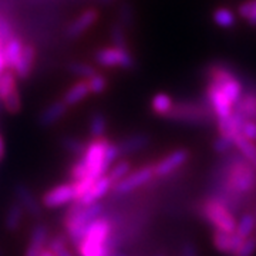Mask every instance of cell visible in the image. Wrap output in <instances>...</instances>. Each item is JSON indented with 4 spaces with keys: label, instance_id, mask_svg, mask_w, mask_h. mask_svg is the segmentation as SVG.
Segmentation results:
<instances>
[{
    "label": "cell",
    "instance_id": "obj_31",
    "mask_svg": "<svg viewBox=\"0 0 256 256\" xmlns=\"http://www.w3.org/2000/svg\"><path fill=\"white\" fill-rule=\"evenodd\" d=\"M62 144H63L64 150H66L67 152L78 156H82V152H84V150H86V146H87L84 141L74 137H64L63 140H62Z\"/></svg>",
    "mask_w": 256,
    "mask_h": 256
},
{
    "label": "cell",
    "instance_id": "obj_37",
    "mask_svg": "<svg viewBox=\"0 0 256 256\" xmlns=\"http://www.w3.org/2000/svg\"><path fill=\"white\" fill-rule=\"evenodd\" d=\"M4 156H6V142H4V138L2 136V132H0V162L4 160Z\"/></svg>",
    "mask_w": 256,
    "mask_h": 256
},
{
    "label": "cell",
    "instance_id": "obj_25",
    "mask_svg": "<svg viewBox=\"0 0 256 256\" xmlns=\"http://www.w3.org/2000/svg\"><path fill=\"white\" fill-rule=\"evenodd\" d=\"M236 18H238V14L229 8H225V6H220L218 9L214 10L212 13V20L214 23L220 28H232L235 24H236Z\"/></svg>",
    "mask_w": 256,
    "mask_h": 256
},
{
    "label": "cell",
    "instance_id": "obj_1",
    "mask_svg": "<svg viewBox=\"0 0 256 256\" xmlns=\"http://www.w3.org/2000/svg\"><path fill=\"white\" fill-rule=\"evenodd\" d=\"M104 206L101 204H92V205H82L80 202L74 201L72 206L64 214V229L67 238L74 246L77 248L86 235L87 228L92 225L97 218L102 215Z\"/></svg>",
    "mask_w": 256,
    "mask_h": 256
},
{
    "label": "cell",
    "instance_id": "obj_6",
    "mask_svg": "<svg viewBox=\"0 0 256 256\" xmlns=\"http://www.w3.org/2000/svg\"><path fill=\"white\" fill-rule=\"evenodd\" d=\"M156 178L154 174V165H146L142 168H138L136 171L130 172L127 176H124L121 181L112 185L111 191L116 195H128L131 192H134L138 188L144 186L150 181H152Z\"/></svg>",
    "mask_w": 256,
    "mask_h": 256
},
{
    "label": "cell",
    "instance_id": "obj_36",
    "mask_svg": "<svg viewBox=\"0 0 256 256\" xmlns=\"http://www.w3.org/2000/svg\"><path fill=\"white\" fill-rule=\"evenodd\" d=\"M182 256H198V252H196V248L194 246V244L188 242L182 246V252H181Z\"/></svg>",
    "mask_w": 256,
    "mask_h": 256
},
{
    "label": "cell",
    "instance_id": "obj_18",
    "mask_svg": "<svg viewBox=\"0 0 256 256\" xmlns=\"http://www.w3.org/2000/svg\"><path fill=\"white\" fill-rule=\"evenodd\" d=\"M117 144H118L121 156H130V154H136L138 151L144 150L150 144V137L142 132H137L121 140Z\"/></svg>",
    "mask_w": 256,
    "mask_h": 256
},
{
    "label": "cell",
    "instance_id": "obj_14",
    "mask_svg": "<svg viewBox=\"0 0 256 256\" xmlns=\"http://www.w3.org/2000/svg\"><path fill=\"white\" fill-rule=\"evenodd\" d=\"M112 188L110 178L107 176V174L102 175L101 178H98L96 182L92 184V186L87 191L82 194V196L77 200V202H80L82 205H92V204H97L98 200H101L102 196H106Z\"/></svg>",
    "mask_w": 256,
    "mask_h": 256
},
{
    "label": "cell",
    "instance_id": "obj_27",
    "mask_svg": "<svg viewBox=\"0 0 256 256\" xmlns=\"http://www.w3.org/2000/svg\"><path fill=\"white\" fill-rule=\"evenodd\" d=\"M67 68H68L70 74H73L78 80H87L96 73H98L97 66L94 63H88V62H72Z\"/></svg>",
    "mask_w": 256,
    "mask_h": 256
},
{
    "label": "cell",
    "instance_id": "obj_22",
    "mask_svg": "<svg viewBox=\"0 0 256 256\" xmlns=\"http://www.w3.org/2000/svg\"><path fill=\"white\" fill-rule=\"evenodd\" d=\"M16 92H18V78L8 68L0 74V104Z\"/></svg>",
    "mask_w": 256,
    "mask_h": 256
},
{
    "label": "cell",
    "instance_id": "obj_16",
    "mask_svg": "<svg viewBox=\"0 0 256 256\" xmlns=\"http://www.w3.org/2000/svg\"><path fill=\"white\" fill-rule=\"evenodd\" d=\"M212 240H214V246L216 248L220 254L234 256V254L236 252V249L242 244L244 239L239 238L235 232L226 234V232H220V230H214Z\"/></svg>",
    "mask_w": 256,
    "mask_h": 256
},
{
    "label": "cell",
    "instance_id": "obj_4",
    "mask_svg": "<svg viewBox=\"0 0 256 256\" xmlns=\"http://www.w3.org/2000/svg\"><path fill=\"white\" fill-rule=\"evenodd\" d=\"M201 214L206 222L212 225L214 230H220L226 234H234L236 229V218L226 204L218 200L216 196H210L202 202Z\"/></svg>",
    "mask_w": 256,
    "mask_h": 256
},
{
    "label": "cell",
    "instance_id": "obj_10",
    "mask_svg": "<svg viewBox=\"0 0 256 256\" xmlns=\"http://www.w3.org/2000/svg\"><path fill=\"white\" fill-rule=\"evenodd\" d=\"M37 63V48L32 43H24L18 62L13 66L12 72L16 74L18 80H28L32 76Z\"/></svg>",
    "mask_w": 256,
    "mask_h": 256
},
{
    "label": "cell",
    "instance_id": "obj_41",
    "mask_svg": "<svg viewBox=\"0 0 256 256\" xmlns=\"http://www.w3.org/2000/svg\"><path fill=\"white\" fill-rule=\"evenodd\" d=\"M156 256H164V255H161V254H160V255H156Z\"/></svg>",
    "mask_w": 256,
    "mask_h": 256
},
{
    "label": "cell",
    "instance_id": "obj_40",
    "mask_svg": "<svg viewBox=\"0 0 256 256\" xmlns=\"http://www.w3.org/2000/svg\"><path fill=\"white\" fill-rule=\"evenodd\" d=\"M102 3H110V2H112V0H101Z\"/></svg>",
    "mask_w": 256,
    "mask_h": 256
},
{
    "label": "cell",
    "instance_id": "obj_28",
    "mask_svg": "<svg viewBox=\"0 0 256 256\" xmlns=\"http://www.w3.org/2000/svg\"><path fill=\"white\" fill-rule=\"evenodd\" d=\"M131 172V164L127 160H121V161H116L111 165L110 170L107 171V176L110 178L111 184H117L121 181L124 176H127Z\"/></svg>",
    "mask_w": 256,
    "mask_h": 256
},
{
    "label": "cell",
    "instance_id": "obj_32",
    "mask_svg": "<svg viewBox=\"0 0 256 256\" xmlns=\"http://www.w3.org/2000/svg\"><path fill=\"white\" fill-rule=\"evenodd\" d=\"M110 37H111L112 44H117V46H128L126 26H124V24H121L120 22H117V23L111 28Z\"/></svg>",
    "mask_w": 256,
    "mask_h": 256
},
{
    "label": "cell",
    "instance_id": "obj_2",
    "mask_svg": "<svg viewBox=\"0 0 256 256\" xmlns=\"http://www.w3.org/2000/svg\"><path fill=\"white\" fill-rule=\"evenodd\" d=\"M80 256H108L114 250L111 240V222L100 216L86 230V235L77 246Z\"/></svg>",
    "mask_w": 256,
    "mask_h": 256
},
{
    "label": "cell",
    "instance_id": "obj_3",
    "mask_svg": "<svg viewBox=\"0 0 256 256\" xmlns=\"http://www.w3.org/2000/svg\"><path fill=\"white\" fill-rule=\"evenodd\" d=\"M168 120L188 124V126H205L210 122H215V116L204 100H182L175 101L174 108L168 114Z\"/></svg>",
    "mask_w": 256,
    "mask_h": 256
},
{
    "label": "cell",
    "instance_id": "obj_42",
    "mask_svg": "<svg viewBox=\"0 0 256 256\" xmlns=\"http://www.w3.org/2000/svg\"><path fill=\"white\" fill-rule=\"evenodd\" d=\"M0 110H2V104H0Z\"/></svg>",
    "mask_w": 256,
    "mask_h": 256
},
{
    "label": "cell",
    "instance_id": "obj_7",
    "mask_svg": "<svg viewBox=\"0 0 256 256\" xmlns=\"http://www.w3.org/2000/svg\"><path fill=\"white\" fill-rule=\"evenodd\" d=\"M98 20H100V10L96 8L84 9L66 28V37L70 40H76L84 36Z\"/></svg>",
    "mask_w": 256,
    "mask_h": 256
},
{
    "label": "cell",
    "instance_id": "obj_38",
    "mask_svg": "<svg viewBox=\"0 0 256 256\" xmlns=\"http://www.w3.org/2000/svg\"><path fill=\"white\" fill-rule=\"evenodd\" d=\"M38 256H56V254L54 252H53V250H52V249H50V248L47 246H44L43 248V249H42V250H40V254H38Z\"/></svg>",
    "mask_w": 256,
    "mask_h": 256
},
{
    "label": "cell",
    "instance_id": "obj_33",
    "mask_svg": "<svg viewBox=\"0 0 256 256\" xmlns=\"http://www.w3.org/2000/svg\"><path fill=\"white\" fill-rule=\"evenodd\" d=\"M235 148V144L230 138L225 137V136H218V138L214 141V150L216 154L220 156H226L229 152H232V150Z\"/></svg>",
    "mask_w": 256,
    "mask_h": 256
},
{
    "label": "cell",
    "instance_id": "obj_20",
    "mask_svg": "<svg viewBox=\"0 0 256 256\" xmlns=\"http://www.w3.org/2000/svg\"><path fill=\"white\" fill-rule=\"evenodd\" d=\"M23 46H24V42L18 34H14V36L10 37L9 40H6L3 43V54H4V60H6L9 70H12L13 66L18 62Z\"/></svg>",
    "mask_w": 256,
    "mask_h": 256
},
{
    "label": "cell",
    "instance_id": "obj_34",
    "mask_svg": "<svg viewBox=\"0 0 256 256\" xmlns=\"http://www.w3.org/2000/svg\"><path fill=\"white\" fill-rule=\"evenodd\" d=\"M256 254V234L244 239L234 256H254Z\"/></svg>",
    "mask_w": 256,
    "mask_h": 256
},
{
    "label": "cell",
    "instance_id": "obj_12",
    "mask_svg": "<svg viewBox=\"0 0 256 256\" xmlns=\"http://www.w3.org/2000/svg\"><path fill=\"white\" fill-rule=\"evenodd\" d=\"M235 112L244 120L256 121V84L245 82V92L235 104Z\"/></svg>",
    "mask_w": 256,
    "mask_h": 256
},
{
    "label": "cell",
    "instance_id": "obj_23",
    "mask_svg": "<svg viewBox=\"0 0 256 256\" xmlns=\"http://www.w3.org/2000/svg\"><path fill=\"white\" fill-rule=\"evenodd\" d=\"M24 216V210L23 206L18 204V201L12 202L9 205V208L6 210V216H4V228L8 229L9 232H16L20 225L22 220Z\"/></svg>",
    "mask_w": 256,
    "mask_h": 256
},
{
    "label": "cell",
    "instance_id": "obj_17",
    "mask_svg": "<svg viewBox=\"0 0 256 256\" xmlns=\"http://www.w3.org/2000/svg\"><path fill=\"white\" fill-rule=\"evenodd\" d=\"M90 90L86 80H77V82L72 84L66 92H64L62 100L68 106V107H76L84 100H87L90 97Z\"/></svg>",
    "mask_w": 256,
    "mask_h": 256
},
{
    "label": "cell",
    "instance_id": "obj_39",
    "mask_svg": "<svg viewBox=\"0 0 256 256\" xmlns=\"http://www.w3.org/2000/svg\"><path fill=\"white\" fill-rule=\"evenodd\" d=\"M108 256H130V255H127V254H122V252H117V250L114 249Z\"/></svg>",
    "mask_w": 256,
    "mask_h": 256
},
{
    "label": "cell",
    "instance_id": "obj_19",
    "mask_svg": "<svg viewBox=\"0 0 256 256\" xmlns=\"http://www.w3.org/2000/svg\"><path fill=\"white\" fill-rule=\"evenodd\" d=\"M174 104L175 101L171 94H168V92H158L151 97L150 108H151V111H152L156 116H158V117L166 118L168 114H170L171 110L174 108Z\"/></svg>",
    "mask_w": 256,
    "mask_h": 256
},
{
    "label": "cell",
    "instance_id": "obj_26",
    "mask_svg": "<svg viewBox=\"0 0 256 256\" xmlns=\"http://www.w3.org/2000/svg\"><path fill=\"white\" fill-rule=\"evenodd\" d=\"M235 234L239 238L246 239L256 234V218L255 214L246 212L240 216V220L236 222V229Z\"/></svg>",
    "mask_w": 256,
    "mask_h": 256
},
{
    "label": "cell",
    "instance_id": "obj_43",
    "mask_svg": "<svg viewBox=\"0 0 256 256\" xmlns=\"http://www.w3.org/2000/svg\"><path fill=\"white\" fill-rule=\"evenodd\" d=\"M255 218H256V212H255Z\"/></svg>",
    "mask_w": 256,
    "mask_h": 256
},
{
    "label": "cell",
    "instance_id": "obj_13",
    "mask_svg": "<svg viewBox=\"0 0 256 256\" xmlns=\"http://www.w3.org/2000/svg\"><path fill=\"white\" fill-rule=\"evenodd\" d=\"M14 196L16 201L23 206L24 212H28L30 216L33 218L42 216V204L24 184H18L14 186Z\"/></svg>",
    "mask_w": 256,
    "mask_h": 256
},
{
    "label": "cell",
    "instance_id": "obj_24",
    "mask_svg": "<svg viewBox=\"0 0 256 256\" xmlns=\"http://www.w3.org/2000/svg\"><path fill=\"white\" fill-rule=\"evenodd\" d=\"M235 150L256 170V142L249 141L244 136L238 134L234 138Z\"/></svg>",
    "mask_w": 256,
    "mask_h": 256
},
{
    "label": "cell",
    "instance_id": "obj_29",
    "mask_svg": "<svg viewBox=\"0 0 256 256\" xmlns=\"http://www.w3.org/2000/svg\"><path fill=\"white\" fill-rule=\"evenodd\" d=\"M236 14L248 24L256 26V0H245L236 9Z\"/></svg>",
    "mask_w": 256,
    "mask_h": 256
},
{
    "label": "cell",
    "instance_id": "obj_9",
    "mask_svg": "<svg viewBox=\"0 0 256 256\" xmlns=\"http://www.w3.org/2000/svg\"><path fill=\"white\" fill-rule=\"evenodd\" d=\"M190 160V151L185 148H178L171 151L170 154L162 156L160 161H156L154 165V174L156 178H165L168 175L174 174L175 171H178L180 168H182L184 165L188 162Z\"/></svg>",
    "mask_w": 256,
    "mask_h": 256
},
{
    "label": "cell",
    "instance_id": "obj_44",
    "mask_svg": "<svg viewBox=\"0 0 256 256\" xmlns=\"http://www.w3.org/2000/svg\"><path fill=\"white\" fill-rule=\"evenodd\" d=\"M0 256H2V255H0Z\"/></svg>",
    "mask_w": 256,
    "mask_h": 256
},
{
    "label": "cell",
    "instance_id": "obj_8",
    "mask_svg": "<svg viewBox=\"0 0 256 256\" xmlns=\"http://www.w3.org/2000/svg\"><path fill=\"white\" fill-rule=\"evenodd\" d=\"M74 201H77V196H76L74 186L72 182L56 185L47 192H44V195L42 196V205L44 208H48V210L62 208L64 205L73 204Z\"/></svg>",
    "mask_w": 256,
    "mask_h": 256
},
{
    "label": "cell",
    "instance_id": "obj_35",
    "mask_svg": "<svg viewBox=\"0 0 256 256\" xmlns=\"http://www.w3.org/2000/svg\"><path fill=\"white\" fill-rule=\"evenodd\" d=\"M239 134L244 137L256 142V121L254 120H242L240 127H239Z\"/></svg>",
    "mask_w": 256,
    "mask_h": 256
},
{
    "label": "cell",
    "instance_id": "obj_30",
    "mask_svg": "<svg viewBox=\"0 0 256 256\" xmlns=\"http://www.w3.org/2000/svg\"><path fill=\"white\" fill-rule=\"evenodd\" d=\"M86 82H87L92 96H100L102 92H107V88H108V78L101 73H96L90 78H87Z\"/></svg>",
    "mask_w": 256,
    "mask_h": 256
},
{
    "label": "cell",
    "instance_id": "obj_15",
    "mask_svg": "<svg viewBox=\"0 0 256 256\" xmlns=\"http://www.w3.org/2000/svg\"><path fill=\"white\" fill-rule=\"evenodd\" d=\"M48 234L50 232H48V226L46 224H42V222L36 224L32 229L28 246H26V250H24V256H38L40 250L47 245Z\"/></svg>",
    "mask_w": 256,
    "mask_h": 256
},
{
    "label": "cell",
    "instance_id": "obj_11",
    "mask_svg": "<svg viewBox=\"0 0 256 256\" xmlns=\"http://www.w3.org/2000/svg\"><path fill=\"white\" fill-rule=\"evenodd\" d=\"M68 110L70 107L62 98L52 101L37 116V124L43 128L53 127L67 116Z\"/></svg>",
    "mask_w": 256,
    "mask_h": 256
},
{
    "label": "cell",
    "instance_id": "obj_21",
    "mask_svg": "<svg viewBox=\"0 0 256 256\" xmlns=\"http://www.w3.org/2000/svg\"><path fill=\"white\" fill-rule=\"evenodd\" d=\"M108 130V118L102 111L92 112L88 121V132L92 140L106 137V132Z\"/></svg>",
    "mask_w": 256,
    "mask_h": 256
},
{
    "label": "cell",
    "instance_id": "obj_5",
    "mask_svg": "<svg viewBox=\"0 0 256 256\" xmlns=\"http://www.w3.org/2000/svg\"><path fill=\"white\" fill-rule=\"evenodd\" d=\"M96 66L102 68H120V70H131L136 67L137 58L128 46H104L96 50L92 56Z\"/></svg>",
    "mask_w": 256,
    "mask_h": 256
}]
</instances>
